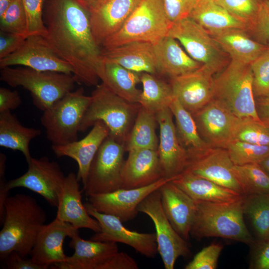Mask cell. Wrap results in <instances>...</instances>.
Here are the masks:
<instances>
[{
  "mask_svg": "<svg viewBox=\"0 0 269 269\" xmlns=\"http://www.w3.org/2000/svg\"><path fill=\"white\" fill-rule=\"evenodd\" d=\"M171 182L196 201L228 202L242 199L244 195L207 178L184 171Z\"/></svg>",
  "mask_w": 269,
  "mask_h": 269,
  "instance_id": "f546056e",
  "label": "cell"
},
{
  "mask_svg": "<svg viewBox=\"0 0 269 269\" xmlns=\"http://www.w3.org/2000/svg\"><path fill=\"white\" fill-rule=\"evenodd\" d=\"M234 165L259 163L269 155V146L234 139L227 146Z\"/></svg>",
  "mask_w": 269,
  "mask_h": 269,
  "instance_id": "f35d334b",
  "label": "cell"
},
{
  "mask_svg": "<svg viewBox=\"0 0 269 269\" xmlns=\"http://www.w3.org/2000/svg\"><path fill=\"white\" fill-rule=\"evenodd\" d=\"M125 145L109 136L97 152L90 167L83 191L88 196L122 188Z\"/></svg>",
  "mask_w": 269,
  "mask_h": 269,
  "instance_id": "9c48e42d",
  "label": "cell"
},
{
  "mask_svg": "<svg viewBox=\"0 0 269 269\" xmlns=\"http://www.w3.org/2000/svg\"><path fill=\"white\" fill-rule=\"evenodd\" d=\"M102 52L104 57L129 70L159 75L153 43L133 42Z\"/></svg>",
  "mask_w": 269,
  "mask_h": 269,
  "instance_id": "4316f807",
  "label": "cell"
},
{
  "mask_svg": "<svg viewBox=\"0 0 269 269\" xmlns=\"http://www.w3.org/2000/svg\"><path fill=\"white\" fill-rule=\"evenodd\" d=\"M40 134V129L23 126L11 111L0 113V146L20 151L27 162L32 158L29 143Z\"/></svg>",
  "mask_w": 269,
  "mask_h": 269,
  "instance_id": "1f68e13d",
  "label": "cell"
},
{
  "mask_svg": "<svg viewBox=\"0 0 269 269\" xmlns=\"http://www.w3.org/2000/svg\"><path fill=\"white\" fill-rule=\"evenodd\" d=\"M249 31L255 40L267 44L269 38V0L260 1L257 16Z\"/></svg>",
  "mask_w": 269,
  "mask_h": 269,
  "instance_id": "bcb514c9",
  "label": "cell"
},
{
  "mask_svg": "<svg viewBox=\"0 0 269 269\" xmlns=\"http://www.w3.org/2000/svg\"><path fill=\"white\" fill-rule=\"evenodd\" d=\"M22 104V100L18 91L7 88H0V113L11 111Z\"/></svg>",
  "mask_w": 269,
  "mask_h": 269,
  "instance_id": "f5cc1de1",
  "label": "cell"
},
{
  "mask_svg": "<svg viewBox=\"0 0 269 269\" xmlns=\"http://www.w3.org/2000/svg\"><path fill=\"white\" fill-rule=\"evenodd\" d=\"M171 25L163 0H140L123 26L101 48L107 50L136 41L154 43L168 35Z\"/></svg>",
  "mask_w": 269,
  "mask_h": 269,
  "instance_id": "8992f818",
  "label": "cell"
},
{
  "mask_svg": "<svg viewBox=\"0 0 269 269\" xmlns=\"http://www.w3.org/2000/svg\"><path fill=\"white\" fill-rule=\"evenodd\" d=\"M253 75V92L256 98L269 96V48L250 64Z\"/></svg>",
  "mask_w": 269,
  "mask_h": 269,
  "instance_id": "7bdbcfd3",
  "label": "cell"
},
{
  "mask_svg": "<svg viewBox=\"0 0 269 269\" xmlns=\"http://www.w3.org/2000/svg\"><path fill=\"white\" fill-rule=\"evenodd\" d=\"M104 0H96L95 3V4H94V5H93V6H95V5H97V4H99V3H101V2H102ZM93 6H92V7H93ZM90 8H91V7H90Z\"/></svg>",
  "mask_w": 269,
  "mask_h": 269,
  "instance_id": "91938a15",
  "label": "cell"
},
{
  "mask_svg": "<svg viewBox=\"0 0 269 269\" xmlns=\"http://www.w3.org/2000/svg\"><path fill=\"white\" fill-rule=\"evenodd\" d=\"M141 73L129 70L103 57L99 74L100 80L117 95L134 103H139Z\"/></svg>",
  "mask_w": 269,
  "mask_h": 269,
  "instance_id": "4dcf8cb0",
  "label": "cell"
},
{
  "mask_svg": "<svg viewBox=\"0 0 269 269\" xmlns=\"http://www.w3.org/2000/svg\"><path fill=\"white\" fill-rule=\"evenodd\" d=\"M16 251L10 253L3 261L8 269H47L43 266L37 264L31 258L25 259Z\"/></svg>",
  "mask_w": 269,
  "mask_h": 269,
  "instance_id": "816d5d0a",
  "label": "cell"
},
{
  "mask_svg": "<svg viewBox=\"0 0 269 269\" xmlns=\"http://www.w3.org/2000/svg\"></svg>",
  "mask_w": 269,
  "mask_h": 269,
  "instance_id": "be15d7a7",
  "label": "cell"
},
{
  "mask_svg": "<svg viewBox=\"0 0 269 269\" xmlns=\"http://www.w3.org/2000/svg\"><path fill=\"white\" fill-rule=\"evenodd\" d=\"M189 17L208 32L232 28L249 30L245 23L232 15L214 0H199Z\"/></svg>",
  "mask_w": 269,
  "mask_h": 269,
  "instance_id": "d6a6232c",
  "label": "cell"
},
{
  "mask_svg": "<svg viewBox=\"0 0 269 269\" xmlns=\"http://www.w3.org/2000/svg\"><path fill=\"white\" fill-rule=\"evenodd\" d=\"M156 117L159 128L157 151L160 164L164 178L172 180L185 170L188 154L178 137L170 109L158 112Z\"/></svg>",
  "mask_w": 269,
  "mask_h": 269,
  "instance_id": "ac0fdd59",
  "label": "cell"
},
{
  "mask_svg": "<svg viewBox=\"0 0 269 269\" xmlns=\"http://www.w3.org/2000/svg\"><path fill=\"white\" fill-rule=\"evenodd\" d=\"M13 0H0V17H1Z\"/></svg>",
  "mask_w": 269,
  "mask_h": 269,
  "instance_id": "9f6ffc18",
  "label": "cell"
},
{
  "mask_svg": "<svg viewBox=\"0 0 269 269\" xmlns=\"http://www.w3.org/2000/svg\"><path fill=\"white\" fill-rule=\"evenodd\" d=\"M192 115L199 134L211 147L226 148L234 140L239 118L220 101L213 98Z\"/></svg>",
  "mask_w": 269,
  "mask_h": 269,
  "instance_id": "9a60e30c",
  "label": "cell"
},
{
  "mask_svg": "<svg viewBox=\"0 0 269 269\" xmlns=\"http://www.w3.org/2000/svg\"><path fill=\"white\" fill-rule=\"evenodd\" d=\"M266 239H269V234L267 237V238Z\"/></svg>",
  "mask_w": 269,
  "mask_h": 269,
  "instance_id": "6125c7cd",
  "label": "cell"
},
{
  "mask_svg": "<svg viewBox=\"0 0 269 269\" xmlns=\"http://www.w3.org/2000/svg\"><path fill=\"white\" fill-rule=\"evenodd\" d=\"M6 167H0V223H3L4 215V205L5 201L8 197V191L6 188V182L4 179Z\"/></svg>",
  "mask_w": 269,
  "mask_h": 269,
  "instance_id": "db71d44e",
  "label": "cell"
},
{
  "mask_svg": "<svg viewBox=\"0 0 269 269\" xmlns=\"http://www.w3.org/2000/svg\"><path fill=\"white\" fill-rule=\"evenodd\" d=\"M256 105L260 118L269 125V96L256 98Z\"/></svg>",
  "mask_w": 269,
  "mask_h": 269,
  "instance_id": "11a10c76",
  "label": "cell"
},
{
  "mask_svg": "<svg viewBox=\"0 0 269 269\" xmlns=\"http://www.w3.org/2000/svg\"><path fill=\"white\" fill-rule=\"evenodd\" d=\"M141 91L139 104L155 114L169 108L174 99L170 83L161 76L143 72L141 75Z\"/></svg>",
  "mask_w": 269,
  "mask_h": 269,
  "instance_id": "836d02e7",
  "label": "cell"
},
{
  "mask_svg": "<svg viewBox=\"0 0 269 269\" xmlns=\"http://www.w3.org/2000/svg\"><path fill=\"white\" fill-rule=\"evenodd\" d=\"M78 232L71 224L56 218L40 231L30 252V258L47 269L64 262L67 256L64 252V241Z\"/></svg>",
  "mask_w": 269,
  "mask_h": 269,
  "instance_id": "ffe728a7",
  "label": "cell"
},
{
  "mask_svg": "<svg viewBox=\"0 0 269 269\" xmlns=\"http://www.w3.org/2000/svg\"><path fill=\"white\" fill-rule=\"evenodd\" d=\"M253 83L250 65L231 60L214 78L213 98L239 118L263 122L257 112Z\"/></svg>",
  "mask_w": 269,
  "mask_h": 269,
  "instance_id": "52a82bcc",
  "label": "cell"
},
{
  "mask_svg": "<svg viewBox=\"0 0 269 269\" xmlns=\"http://www.w3.org/2000/svg\"><path fill=\"white\" fill-rule=\"evenodd\" d=\"M0 30L28 36L27 16L22 0H13L0 17Z\"/></svg>",
  "mask_w": 269,
  "mask_h": 269,
  "instance_id": "60d3db41",
  "label": "cell"
},
{
  "mask_svg": "<svg viewBox=\"0 0 269 269\" xmlns=\"http://www.w3.org/2000/svg\"><path fill=\"white\" fill-rule=\"evenodd\" d=\"M137 211L147 215L153 222L158 253L165 269H173L179 257H187L191 254L188 242L176 232L164 212L159 188L139 203Z\"/></svg>",
  "mask_w": 269,
  "mask_h": 269,
  "instance_id": "8fae6325",
  "label": "cell"
},
{
  "mask_svg": "<svg viewBox=\"0 0 269 269\" xmlns=\"http://www.w3.org/2000/svg\"><path fill=\"white\" fill-rule=\"evenodd\" d=\"M157 124L156 114L141 106L125 144L126 151L139 149L157 150Z\"/></svg>",
  "mask_w": 269,
  "mask_h": 269,
  "instance_id": "d590c367",
  "label": "cell"
},
{
  "mask_svg": "<svg viewBox=\"0 0 269 269\" xmlns=\"http://www.w3.org/2000/svg\"><path fill=\"white\" fill-rule=\"evenodd\" d=\"M0 232V259L3 261L12 252L29 255L37 237L45 225L47 215L34 198L25 194L8 196L4 205Z\"/></svg>",
  "mask_w": 269,
  "mask_h": 269,
  "instance_id": "7a4b0ae2",
  "label": "cell"
},
{
  "mask_svg": "<svg viewBox=\"0 0 269 269\" xmlns=\"http://www.w3.org/2000/svg\"><path fill=\"white\" fill-rule=\"evenodd\" d=\"M84 205L89 214L96 219L101 226V231L96 233L90 240L123 243L148 258H154L158 253L155 233L131 231L123 225L119 218L98 212L88 201Z\"/></svg>",
  "mask_w": 269,
  "mask_h": 269,
  "instance_id": "4fadbf2b",
  "label": "cell"
},
{
  "mask_svg": "<svg viewBox=\"0 0 269 269\" xmlns=\"http://www.w3.org/2000/svg\"><path fill=\"white\" fill-rule=\"evenodd\" d=\"M136 262L125 252H118L100 269H137Z\"/></svg>",
  "mask_w": 269,
  "mask_h": 269,
  "instance_id": "f907efd6",
  "label": "cell"
},
{
  "mask_svg": "<svg viewBox=\"0 0 269 269\" xmlns=\"http://www.w3.org/2000/svg\"><path fill=\"white\" fill-rule=\"evenodd\" d=\"M253 246L254 248L249 268L269 269V239L259 240Z\"/></svg>",
  "mask_w": 269,
  "mask_h": 269,
  "instance_id": "c3c4849f",
  "label": "cell"
},
{
  "mask_svg": "<svg viewBox=\"0 0 269 269\" xmlns=\"http://www.w3.org/2000/svg\"><path fill=\"white\" fill-rule=\"evenodd\" d=\"M164 212L176 232L189 240L196 210V203L171 181L159 188Z\"/></svg>",
  "mask_w": 269,
  "mask_h": 269,
  "instance_id": "603a6c76",
  "label": "cell"
},
{
  "mask_svg": "<svg viewBox=\"0 0 269 269\" xmlns=\"http://www.w3.org/2000/svg\"><path fill=\"white\" fill-rule=\"evenodd\" d=\"M233 171L244 195L269 194V174L259 163L234 165Z\"/></svg>",
  "mask_w": 269,
  "mask_h": 269,
  "instance_id": "8d00e7d4",
  "label": "cell"
},
{
  "mask_svg": "<svg viewBox=\"0 0 269 269\" xmlns=\"http://www.w3.org/2000/svg\"><path fill=\"white\" fill-rule=\"evenodd\" d=\"M223 245L212 244L199 252L185 267V269H215Z\"/></svg>",
  "mask_w": 269,
  "mask_h": 269,
  "instance_id": "f6af8a7d",
  "label": "cell"
},
{
  "mask_svg": "<svg viewBox=\"0 0 269 269\" xmlns=\"http://www.w3.org/2000/svg\"><path fill=\"white\" fill-rule=\"evenodd\" d=\"M0 80L12 87H22L28 90L33 105L42 112L72 91L77 83L72 74L23 66L1 68Z\"/></svg>",
  "mask_w": 269,
  "mask_h": 269,
  "instance_id": "5b68a950",
  "label": "cell"
},
{
  "mask_svg": "<svg viewBox=\"0 0 269 269\" xmlns=\"http://www.w3.org/2000/svg\"><path fill=\"white\" fill-rule=\"evenodd\" d=\"M188 157L184 171L207 178L244 195L233 171L234 164L226 148L210 146Z\"/></svg>",
  "mask_w": 269,
  "mask_h": 269,
  "instance_id": "e0dca14e",
  "label": "cell"
},
{
  "mask_svg": "<svg viewBox=\"0 0 269 269\" xmlns=\"http://www.w3.org/2000/svg\"><path fill=\"white\" fill-rule=\"evenodd\" d=\"M268 47L269 48V39L268 40V42H267V44Z\"/></svg>",
  "mask_w": 269,
  "mask_h": 269,
  "instance_id": "94428289",
  "label": "cell"
},
{
  "mask_svg": "<svg viewBox=\"0 0 269 269\" xmlns=\"http://www.w3.org/2000/svg\"><path fill=\"white\" fill-rule=\"evenodd\" d=\"M262 167L269 174V155L259 163Z\"/></svg>",
  "mask_w": 269,
  "mask_h": 269,
  "instance_id": "6f0895ef",
  "label": "cell"
},
{
  "mask_svg": "<svg viewBox=\"0 0 269 269\" xmlns=\"http://www.w3.org/2000/svg\"><path fill=\"white\" fill-rule=\"evenodd\" d=\"M167 35L180 42L191 57L214 73L229 63L227 53L207 30L190 17L172 23Z\"/></svg>",
  "mask_w": 269,
  "mask_h": 269,
  "instance_id": "30bf717a",
  "label": "cell"
},
{
  "mask_svg": "<svg viewBox=\"0 0 269 269\" xmlns=\"http://www.w3.org/2000/svg\"><path fill=\"white\" fill-rule=\"evenodd\" d=\"M232 15L251 29L257 16L260 0H214Z\"/></svg>",
  "mask_w": 269,
  "mask_h": 269,
  "instance_id": "b9f144b4",
  "label": "cell"
},
{
  "mask_svg": "<svg viewBox=\"0 0 269 269\" xmlns=\"http://www.w3.org/2000/svg\"><path fill=\"white\" fill-rule=\"evenodd\" d=\"M140 1L105 0L89 9L92 32L99 46L123 26Z\"/></svg>",
  "mask_w": 269,
  "mask_h": 269,
  "instance_id": "44dd1931",
  "label": "cell"
},
{
  "mask_svg": "<svg viewBox=\"0 0 269 269\" xmlns=\"http://www.w3.org/2000/svg\"><path fill=\"white\" fill-rule=\"evenodd\" d=\"M246 31L232 28L208 32L231 60L250 64L268 47L251 38Z\"/></svg>",
  "mask_w": 269,
  "mask_h": 269,
  "instance_id": "f1b7e54d",
  "label": "cell"
},
{
  "mask_svg": "<svg viewBox=\"0 0 269 269\" xmlns=\"http://www.w3.org/2000/svg\"><path fill=\"white\" fill-rule=\"evenodd\" d=\"M128 153L122 170V188H140L164 178L157 150L139 149Z\"/></svg>",
  "mask_w": 269,
  "mask_h": 269,
  "instance_id": "7402d4cb",
  "label": "cell"
},
{
  "mask_svg": "<svg viewBox=\"0 0 269 269\" xmlns=\"http://www.w3.org/2000/svg\"><path fill=\"white\" fill-rule=\"evenodd\" d=\"M169 108L175 119L178 137L188 156L211 146L199 134L192 115L175 98Z\"/></svg>",
  "mask_w": 269,
  "mask_h": 269,
  "instance_id": "e575fe53",
  "label": "cell"
},
{
  "mask_svg": "<svg viewBox=\"0 0 269 269\" xmlns=\"http://www.w3.org/2000/svg\"><path fill=\"white\" fill-rule=\"evenodd\" d=\"M26 12L28 36L41 35L45 37L47 29L43 20L44 0H22Z\"/></svg>",
  "mask_w": 269,
  "mask_h": 269,
  "instance_id": "ee69618b",
  "label": "cell"
},
{
  "mask_svg": "<svg viewBox=\"0 0 269 269\" xmlns=\"http://www.w3.org/2000/svg\"><path fill=\"white\" fill-rule=\"evenodd\" d=\"M21 66L41 71L72 74L71 66L53 50L45 37L29 35L15 52L0 59V68Z\"/></svg>",
  "mask_w": 269,
  "mask_h": 269,
  "instance_id": "5bb4252c",
  "label": "cell"
},
{
  "mask_svg": "<svg viewBox=\"0 0 269 269\" xmlns=\"http://www.w3.org/2000/svg\"><path fill=\"white\" fill-rule=\"evenodd\" d=\"M109 133L107 126L103 122L98 121L84 138L64 145H52V149L57 157L67 156L76 161L78 166L77 178L84 185L91 164Z\"/></svg>",
  "mask_w": 269,
  "mask_h": 269,
  "instance_id": "cb8c5ba5",
  "label": "cell"
},
{
  "mask_svg": "<svg viewBox=\"0 0 269 269\" xmlns=\"http://www.w3.org/2000/svg\"><path fill=\"white\" fill-rule=\"evenodd\" d=\"M214 73L204 65L199 69L170 78L174 97L191 114L213 99Z\"/></svg>",
  "mask_w": 269,
  "mask_h": 269,
  "instance_id": "d6986e66",
  "label": "cell"
},
{
  "mask_svg": "<svg viewBox=\"0 0 269 269\" xmlns=\"http://www.w3.org/2000/svg\"><path fill=\"white\" fill-rule=\"evenodd\" d=\"M243 197L228 202L195 201L196 210L190 235L197 239L221 237L253 245L256 241L244 220Z\"/></svg>",
  "mask_w": 269,
  "mask_h": 269,
  "instance_id": "3957f363",
  "label": "cell"
},
{
  "mask_svg": "<svg viewBox=\"0 0 269 269\" xmlns=\"http://www.w3.org/2000/svg\"><path fill=\"white\" fill-rule=\"evenodd\" d=\"M27 171L20 177L6 182V188L23 187L42 196L52 206L57 207L65 176L58 162L47 156L32 158Z\"/></svg>",
  "mask_w": 269,
  "mask_h": 269,
  "instance_id": "7c38bea8",
  "label": "cell"
},
{
  "mask_svg": "<svg viewBox=\"0 0 269 269\" xmlns=\"http://www.w3.org/2000/svg\"><path fill=\"white\" fill-rule=\"evenodd\" d=\"M81 0L87 6L89 9L94 5L96 1V0Z\"/></svg>",
  "mask_w": 269,
  "mask_h": 269,
  "instance_id": "680465c9",
  "label": "cell"
},
{
  "mask_svg": "<svg viewBox=\"0 0 269 269\" xmlns=\"http://www.w3.org/2000/svg\"><path fill=\"white\" fill-rule=\"evenodd\" d=\"M158 62L159 75L169 78L193 72L202 65L186 53L177 40L167 35L153 43Z\"/></svg>",
  "mask_w": 269,
  "mask_h": 269,
  "instance_id": "83f0119b",
  "label": "cell"
},
{
  "mask_svg": "<svg viewBox=\"0 0 269 269\" xmlns=\"http://www.w3.org/2000/svg\"><path fill=\"white\" fill-rule=\"evenodd\" d=\"M199 0H163L171 24L189 16Z\"/></svg>",
  "mask_w": 269,
  "mask_h": 269,
  "instance_id": "7dc6e473",
  "label": "cell"
},
{
  "mask_svg": "<svg viewBox=\"0 0 269 269\" xmlns=\"http://www.w3.org/2000/svg\"><path fill=\"white\" fill-rule=\"evenodd\" d=\"M70 238L69 246L74 250V254L53 269H100L119 252L117 243L85 240L80 237L79 232Z\"/></svg>",
  "mask_w": 269,
  "mask_h": 269,
  "instance_id": "484cf974",
  "label": "cell"
},
{
  "mask_svg": "<svg viewBox=\"0 0 269 269\" xmlns=\"http://www.w3.org/2000/svg\"><path fill=\"white\" fill-rule=\"evenodd\" d=\"M243 207L259 240L266 239L269 232V194L244 195Z\"/></svg>",
  "mask_w": 269,
  "mask_h": 269,
  "instance_id": "74e56055",
  "label": "cell"
},
{
  "mask_svg": "<svg viewBox=\"0 0 269 269\" xmlns=\"http://www.w3.org/2000/svg\"><path fill=\"white\" fill-rule=\"evenodd\" d=\"M44 7L49 45L71 66L77 83L97 86L103 56L92 32L89 8L81 0H47Z\"/></svg>",
  "mask_w": 269,
  "mask_h": 269,
  "instance_id": "6da1fadb",
  "label": "cell"
},
{
  "mask_svg": "<svg viewBox=\"0 0 269 269\" xmlns=\"http://www.w3.org/2000/svg\"><path fill=\"white\" fill-rule=\"evenodd\" d=\"M79 181L77 175L72 172L65 176L56 218L77 229L86 228L99 232L101 226L99 222L89 214L82 203Z\"/></svg>",
  "mask_w": 269,
  "mask_h": 269,
  "instance_id": "d4e9b609",
  "label": "cell"
},
{
  "mask_svg": "<svg viewBox=\"0 0 269 269\" xmlns=\"http://www.w3.org/2000/svg\"><path fill=\"white\" fill-rule=\"evenodd\" d=\"M234 139L269 146V125L250 118H239Z\"/></svg>",
  "mask_w": 269,
  "mask_h": 269,
  "instance_id": "ab89813d",
  "label": "cell"
},
{
  "mask_svg": "<svg viewBox=\"0 0 269 269\" xmlns=\"http://www.w3.org/2000/svg\"><path fill=\"white\" fill-rule=\"evenodd\" d=\"M172 179L162 178L150 185L134 189L120 188L113 192L91 195L88 202L99 212L112 215L123 222L134 218L139 203L149 194Z\"/></svg>",
  "mask_w": 269,
  "mask_h": 269,
  "instance_id": "2e32d148",
  "label": "cell"
},
{
  "mask_svg": "<svg viewBox=\"0 0 269 269\" xmlns=\"http://www.w3.org/2000/svg\"><path fill=\"white\" fill-rule=\"evenodd\" d=\"M96 87L79 132H84L101 121L109 128V135L125 145L141 105L122 98L103 83Z\"/></svg>",
  "mask_w": 269,
  "mask_h": 269,
  "instance_id": "277c9868",
  "label": "cell"
},
{
  "mask_svg": "<svg viewBox=\"0 0 269 269\" xmlns=\"http://www.w3.org/2000/svg\"><path fill=\"white\" fill-rule=\"evenodd\" d=\"M27 37L0 30V59L18 50Z\"/></svg>",
  "mask_w": 269,
  "mask_h": 269,
  "instance_id": "681fc988",
  "label": "cell"
},
{
  "mask_svg": "<svg viewBox=\"0 0 269 269\" xmlns=\"http://www.w3.org/2000/svg\"><path fill=\"white\" fill-rule=\"evenodd\" d=\"M91 96L84 94L83 87L72 91L43 112L41 125L52 145H64L78 140L82 120Z\"/></svg>",
  "mask_w": 269,
  "mask_h": 269,
  "instance_id": "ba28073f",
  "label": "cell"
}]
</instances>
